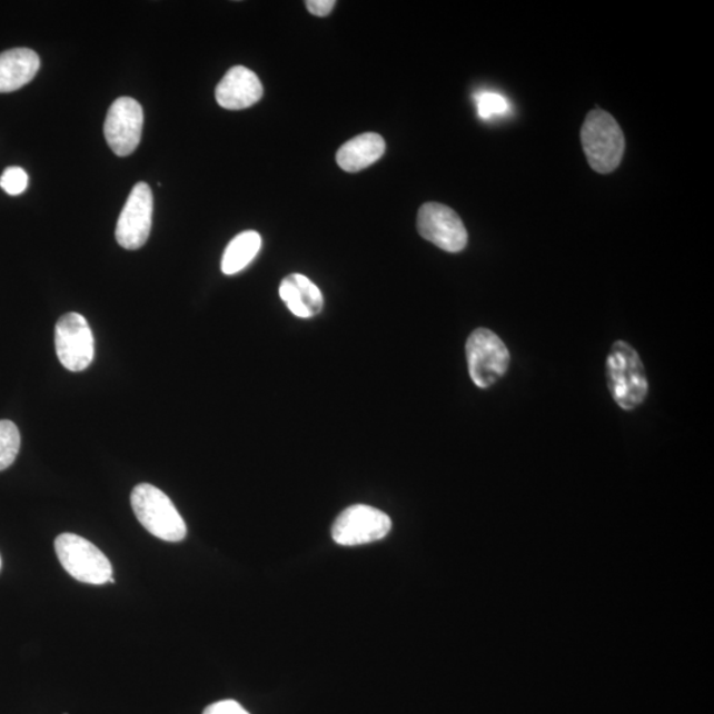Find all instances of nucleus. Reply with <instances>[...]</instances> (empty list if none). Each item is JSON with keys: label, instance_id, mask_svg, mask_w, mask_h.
I'll return each instance as SVG.
<instances>
[{"label": "nucleus", "instance_id": "nucleus-3", "mask_svg": "<svg viewBox=\"0 0 714 714\" xmlns=\"http://www.w3.org/2000/svg\"><path fill=\"white\" fill-rule=\"evenodd\" d=\"M131 507L139 523L160 541L179 543L187 536L184 517L158 487L149 483L138 485L131 493Z\"/></svg>", "mask_w": 714, "mask_h": 714}, {"label": "nucleus", "instance_id": "nucleus-14", "mask_svg": "<svg viewBox=\"0 0 714 714\" xmlns=\"http://www.w3.org/2000/svg\"><path fill=\"white\" fill-rule=\"evenodd\" d=\"M384 152V138L376 132H364L340 147L336 153V162L341 170L359 172L377 162Z\"/></svg>", "mask_w": 714, "mask_h": 714}, {"label": "nucleus", "instance_id": "nucleus-2", "mask_svg": "<svg viewBox=\"0 0 714 714\" xmlns=\"http://www.w3.org/2000/svg\"><path fill=\"white\" fill-rule=\"evenodd\" d=\"M587 162L594 171L611 173L617 170L625 153V136L614 117L607 111L595 109L586 116L581 129Z\"/></svg>", "mask_w": 714, "mask_h": 714}, {"label": "nucleus", "instance_id": "nucleus-16", "mask_svg": "<svg viewBox=\"0 0 714 714\" xmlns=\"http://www.w3.org/2000/svg\"><path fill=\"white\" fill-rule=\"evenodd\" d=\"M20 450V433L17 425L2 419L0 422V472L9 468Z\"/></svg>", "mask_w": 714, "mask_h": 714}, {"label": "nucleus", "instance_id": "nucleus-9", "mask_svg": "<svg viewBox=\"0 0 714 714\" xmlns=\"http://www.w3.org/2000/svg\"><path fill=\"white\" fill-rule=\"evenodd\" d=\"M141 103L130 97L118 98L105 119V138L118 157H128L137 150L143 130Z\"/></svg>", "mask_w": 714, "mask_h": 714}, {"label": "nucleus", "instance_id": "nucleus-7", "mask_svg": "<svg viewBox=\"0 0 714 714\" xmlns=\"http://www.w3.org/2000/svg\"><path fill=\"white\" fill-rule=\"evenodd\" d=\"M54 346L60 363L71 373H81L93 361V333L81 314L69 313L59 319L54 328Z\"/></svg>", "mask_w": 714, "mask_h": 714}, {"label": "nucleus", "instance_id": "nucleus-8", "mask_svg": "<svg viewBox=\"0 0 714 714\" xmlns=\"http://www.w3.org/2000/svg\"><path fill=\"white\" fill-rule=\"evenodd\" d=\"M418 234L439 249L459 254L467 247L468 234L459 215L439 202H426L417 216Z\"/></svg>", "mask_w": 714, "mask_h": 714}, {"label": "nucleus", "instance_id": "nucleus-4", "mask_svg": "<svg viewBox=\"0 0 714 714\" xmlns=\"http://www.w3.org/2000/svg\"><path fill=\"white\" fill-rule=\"evenodd\" d=\"M62 568L83 584L103 585L113 578V566L95 544L75 534H62L54 542Z\"/></svg>", "mask_w": 714, "mask_h": 714}, {"label": "nucleus", "instance_id": "nucleus-10", "mask_svg": "<svg viewBox=\"0 0 714 714\" xmlns=\"http://www.w3.org/2000/svg\"><path fill=\"white\" fill-rule=\"evenodd\" d=\"M153 198L151 188L138 184L132 188L116 228L117 242L128 250L142 248L152 227Z\"/></svg>", "mask_w": 714, "mask_h": 714}, {"label": "nucleus", "instance_id": "nucleus-5", "mask_svg": "<svg viewBox=\"0 0 714 714\" xmlns=\"http://www.w3.org/2000/svg\"><path fill=\"white\" fill-rule=\"evenodd\" d=\"M466 359L473 383L487 389L507 374L510 356L498 335L488 328H478L468 336Z\"/></svg>", "mask_w": 714, "mask_h": 714}, {"label": "nucleus", "instance_id": "nucleus-17", "mask_svg": "<svg viewBox=\"0 0 714 714\" xmlns=\"http://www.w3.org/2000/svg\"><path fill=\"white\" fill-rule=\"evenodd\" d=\"M475 105L478 116L485 121L507 116L509 111L507 98L498 92H488V90L475 95Z\"/></svg>", "mask_w": 714, "mask_h": 714}, {"label": "nucleus", "instance_id": "nucleus-1", "mask_svg": "<svg viewBox=\"0 0 714 714\" xmlns=\"http://www.w3.org/2000/svg\"><path fill=\"white\" fill-rule=\"evenodd\" d=\"M608 390L623 410H633L646 400L648 380L641 356L628 343L618 340L606 360Z\"/></svg>", "mask_w": 714, "mask_h": 714}, {"label": "nucleus", "instance_id": "nucleus-6", "mask_svg": "<svg viewBox=\"0 0 714 714\" xmlns=\"http://www.w3.org/2000/svg\"><path fill=\"white\" fill-rule=\"evenodd\" d=\"M391 520L387 514L366 504H355L343 510L333 525V538L343 547L370 544L389 534Z\"/></svg>", "mask_w": 714, "mask_h": 714}, {"label": "nucleus", "instance_id": "nucleus-21", "mask_svg": "<svg viewBox=\"0 0 714 714\" xmlns=\"http://www.w3.org/2000/svg\"><path fill=\"white\" fill-rule=\"evenodd\" d=\"M0 568H2V558H0Z\"/></svg>", "mask_w": 714, "mask_h": 714}, {"label": "nucleus", "instance_id": "nucleus-12", "mask_svg": "<svg viewBox=\"0 0 714 714\" xmlns=\"http://www.w3.org/2000/svg\"><path fill=\"white\" fill-rule=\"evenodd\" d=\"M279 296L296 317L309 319L324 310L325 298L319 287L309 278L294 272L279 286Z\"/></svg>", "mask_w": 714, "mask_h": 714}, {"label": "nucleus", "instance_id": "nucleus-13", "mask_svg": "<svg viewBox=\"0 0 714 714\" xmlns=\"http://www.w3.org/2000/svg\"><path fill=\"white\" fill-rule=\"evenodd\" d=\"M40 59L28 48H13L0 53V93L16 92L38 75Z\"/></svg>", "mask_w": 714, "mask_h": 714}, {"label": "nucleus", "instance_id": "nucleus-20", "mask_svg": "<svg viewBox=\"0 0 714 714\" xmlns=\"http://www.w3.org/2000/svg\"><path fill=\"white\" fill-rule=\"evenodd\" d=\"M335 4V0H307L306 2L307 10L320 18L330 16Z\"/></svg>", "mask_w": 714, "mask_h": 714}, {"label": "nucleus", "instance_id": "nucleus-18", "mask_svg": "<svg viewBox=\"0 0 714 714\" xmlns=\"http://www.w3.org/2000/svg\"><path fill=\"white\" fill-rule=\"evenodd\" d=\"M28 187V175L20 167L6 168L0 177V188L11 196L22 195Z\"/></svg>", "mask_w": 714, "mask_h": 714}, {"label": "nucleus", "instance_id": "nucleus-19", "mask_svg": "<svg viewBox=\"0 0 714 714\" xmlns=\"http://www.w3.org/2000/svg\"><path fill=\"white\" fill-rule=\"evenodd\" d=\"M202 714H250L245 711L240 704L235 700H224V702L215 703L207 706Z\"/></svg>", "mask_w": 714, "mask_h": 714}, {"label": "nucleus", "instance_id": "nucleus-15", "mask_svg": "<svg viewBox=\"0 0 714 714\" xmlns=\"http://www.w3.org/2000/svg\"><path fill=\"white\" fill-rule=\"evenodd\" d=\"M262 247V238L255 230H247L234 238L224 251L221 270L224 275L234 276L255 260Z\"/></svg>", "mask_w": 714, "mask_h": 714}, {"label": "nucleus", "instance_id": "nucleus-11", "mask_svg": "<svg viewBox=\"0 0 714 714\" xmlns=\"http://www.w3.org/2000/svg\"><path fill=\"white\" fill-rule=\"evenodd\" d=\"M215 95L221 108L242 110L261 100L264 87L254 71L245 67H234L222 77Z\"/></svg>", "mask_w": 714, "mask_h": 714}]
</instances>
